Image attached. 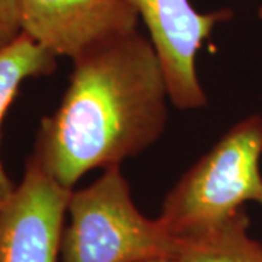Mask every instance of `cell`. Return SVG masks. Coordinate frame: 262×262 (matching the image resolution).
<instances>
[{
	"label": "cell",
	"instance_id": "6da1fadb",
	"mask_svg": "<svg viewBox=\"0 0 262 262\" xmlns=\"http://www.w3.org/2000/svg\"><path fill=\"white\" fill-rule=\"evenodd\" d=\"M166 77L150 38L134 31L73 61L57 111L42 118L31 159L73 189L92 169L153 146L168 121Z\"/></svg>",
	"mask_w": 262,
	"mask_h": 262
},
{
	"label": "cell",
	"instance_id": "7a4b0ae2",
	"mask_svg": "<svg viewBox=\"0 0 262 262\" xmlns=\"http://www.w3.org/2000/svg\"><path fill=\"white\" fill-rule=\"evenodd\" d=\"M262 115L245 118L215 143L169 191L159 219L177 239L225 225L262 191Z\"/></svg>",
	"mask_w": 262,
	"mask_h": 262
},
{
	"label": "cell",
	"instance_id": "3957f363",
	"mask_svg": "<svg viewBox=\"0 0 262 262\" xmlns=\"http://www.w3.org/2000/svg\"><path fill=\"white\" fill-rule=\"evenodd\" d=\"M69 226L61 237V262H147L177 258L181 241L159 219L137 208L120 166L83 189L72 191Z\"/></svg>",
	"mask_w": 262,
	"mask_h": 262
},
{
	"label": "cell",
	"instance_id": "277c9868",
	"mask_svg": "<svg viewBox=\"0 0 262 262\" xmlns=\"http://www.w3.org/2000/svg\"><path fill=\"white\" fill-rule=\"evenodd\" d=\"M149 31L166 77L170 102L179 110L207 105L196 73V54L215 25L232 18L230 10L203 13L189 0H125Z\"/></svg>",
	"mask_w": 262,
	"mask_h": 262
},
{
	"label": "cell",
	"instance_id": "5b68a950",
	"mask_svg": "<svg viewBox=\"0 0 262 262\" xmlns=\"http://www.w3.org/2000/svg\"><path fill=\"white\" fill-rule=\"evenodd\" d=\"M72 191L28 158L24 177L0 210V262H60Z\"/></svg>",
	"mask_w": 262,
	"mask_h": 262
},
{
	"label": "cell",
	"instance_id": "8992f818",
	"mask_svg": "<svg viewBox=\"0 0 262 262\" xmlns=\"http://www.w3.org/2000/svg\"><path fill=\"white\" fill-rule=\"evenodd\" d=\"M137 22L125 0H20L22 34L72 61L137 31Z\"/></svg>",
	"mask_w": 262,
	"mask_h": 262
},
{
	"label": "cell",
	"instance_id": "52a82bcc",
	"mask_svg": "<svg viewBox=\"0 0 262 262\" xmlns=\"http://www.w3.org/2000/svg\"><path fill=\"white\" fill-rule=\"evenodd\" d=\"M56 67L57 57L25 34L0 51V128L19 86L31 77L51 75ZM15 188L0 159V210Z\"/></svg>",
	"mask_w": 262,
	"mask_h": 262
},
{
	"label": "cell",
	"instance_id": "ba28073f",
	"mask_svg": "<svg viewBox=\"0 0 262 262\" xmlns=\"http://www.w3.org/2000/svg\"><path fill=\"white\" fill-rule=\"evenodd\" d=\"M177 262H262V244L249 234L242 210L211 232L182 239Z\"/></svg>",
	"mask_w": 262,
	"mask_h": 262
},
{
	"label": "cell",
	"instance_id": "9c48e42d",
	"mask_svg": "<svg viewBox=\"0 0 262 262\" xmlns=\"http://www.w3.org/2000/svg\"><path fill=\"white\" fill-rule=\"evenodd\" d=\"M20 34V0H0V51Z\"/></svg>",
	"mask_w": 262,
	"mask_h": 262
},
{
	"label": "cell",
	"instance_id": "30bf717a",
	"mask_svg": "<svg viewBox=\"0 0 262 262\" xmlns=\"http://www.w3.org/2000/svg\"><path fill=\"white\" fill-rule=\"evenodd\" d=\"M147 262H177V258H160V259H153Z\"/></svg>",
	"mask_w": 262,
	"mask_h": 262
},
{
	"label": "cell",
	"instance_id": "8fae6325",
	"mask_svg": "<svg viewBox=\"0 0 262 262\" xmlns=\"http://www.w3.org/2000/svg\"><path fill=\"white\" fill-rule=\"evenodd\" d=\"M256 203H259V206L262 207V191L261 194H259V196H258V200H256Z\"/></svg>",
	"mask_w": 262,
	"mask_h": 262
},
{
	"label": "cell",
	"instance_id": "7c38bea8",
	"mask_svg": "<svg viewBox=\"0 0 262 262\" xmlns=\"http://www.w3.org/2000/svg\"><path fill=\"white\" fill-rule=\"evenodd\" d=\"M258 16H259V19H262V5H261V8L258 9Z\"/></svg>",
	"mask_w": 262,
	"mask_h": 262
}]
</instances>
